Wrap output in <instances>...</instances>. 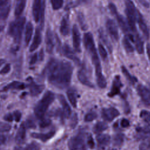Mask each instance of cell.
<instances>
[{"label": "cell", "mask_w": 150, "mask_h": 150, "mask_svg": "<svg viewBox=\"0 0 150 150\" xmlns=\"http://www.w3.org/2000/svg\"><path fill=\"white\" fill-rule=\"evenodd\" d=\"M73 70L70 63L52 59L45 67V73L52 85L59 88H64L70 83Z\"/></svg>", "instance_id": "cell-1"}, {"label": "cell", "mask_w": 150, "mask_h": 150, "mask_svg": "<svg viewBox=\"0 0 150 150\" xmlns=\"http://www.w3.org/2000/svg\"><path fill=\"white\" fill-rule=\"evenodd\" d=\"M83 43L86 50L90 54L93 64L95 67L96 80L99 87L104 88L107 86V81L104 77L101 69L100 62L97 54V52L95 46V43L93 35L87 32L84 35Z\"/></svg>", "instance_id": "cell-2"}, {"label": "cell", "mask_w": 150, "mask_h": 150, "mask_svg": "<svg viewBox=\"0 0 150 150\" xmlns=\"http://www.w3.org/2000/svg\"><path fill=\"white\" fill-rule=\"evenodd\" d=\"M54 100V94L50 91H46L35 107V114L39 118H43L48 107Z\"/></svg>", "instance_id": "cell-3"}, {"label": "cell", "mask_w": 150, "mask_h": 150, "mask_svg": "<svg viewBox=\"0 0 150 150\" xmlns=\"http://www.w3.org/2000/svg\"><path fill=\"white\" fill-rule=\"evenodd\" d=\"M25 21V17H19L11 23L9 26L8 33L16 43H19L21 41Z\"/></svg>", "instance_id": "cell-4"}, {"label": "cell", "mask_w": 150, "mask_h": 150, "mask_svg": "<svg viewBox=\"0 0 150 150\" xmlns=\"http://www.w3.org/2000/svg\"><path fill=\"white\" fill-rule=\"evenodd\" d=\"M125 13L127 18V23L130 30L135 32H136L135 22L137 19L138 11L136 7L131 0H125Z\"/></svg>", "instance_id": "cell-5"}, {"label": "cell", "mask_w": 150, "mask_h": 150, "mask_svg": "<svg viewBox=\"0 0 150 150\" xmlns=\"http://www.w3.org/2000/svg\"><path fill=\"white\" fill-rule=\"evenodd\" d=\"M43 0H33L32 13L34 20L38 22L40 21L43 22L45 10V3Z\"/></svg>", "instance_id": "cell-6"}, {"label": "cell", "mask_w": 150, "mask_h": 150, "mask_svg": "<svg viewBox=\"0 0 150 150\" xmlns=\"http://www.w3.org/2000/svg\"><path fill=\"white\" fill-rule=\"evenodd\" d=\"M84 141V134L83 132H79L70 139L68 142V146L70 150H78L83 147Z\"/></svg>", "instance_id": "cell-7"}, {"label": "cell", "mask_w": 150, "mask_h": 150, "mask_svg": "<svg viewBox=\"0 0 150 150\" xmlns=\"http://www.w3.org/2000/svg\"><path fill=\"white\" fill-rule=\"evenodd\" d=\"M109 9L110 10V11L111 12V13L115 16L116 18H117V20L118 21V25H120V28H121V29L125 33H127L129 35V30H130L129 28L128 25V23H127L126 21H125L124 18L121 16L120 15H119L117 12V8L115 7V6L113 4H109Z\"/></svg>", "instance_id": "cell-8"}, {"label": "cell", "mask_w": 150, "mask_h": 150, "mask_svg": "<svg viewBox=\"0 0 150 150\" xmlns=\"http://www.w3.org/2000/svg\"><path fill=\"white\" fill-rule=\"evenodd\" d=\"M106 29L111 36V38L115 41H117L119 39L118 30L116 23L112 19H108L105 23Z\"/></svg>", "instance_id": "cell-9"}, {"label": "cell", "mask_w": 150, "mask_h": 150, "mask_svg": "<svg viewBox=\"0 0 150 150\" xmlns=\"http://www.w3.org/2000/svg\"><path fill=\"white\" fill-rule=\"evenodd\" d=\"M120 115L118 110L114 107L104 108L101 111V115L104 120L107 121H112Z\"/></svg>", "instance_id": "cell-10"}, {"label": "cell", "mask_w": 150, "mask_h": 150, "mask_svg": "<svg viewBox=\"0 0 150 150\" xmlns=\"http://www.w3.org/2000/svg\"><path fill=\"white\" fill-rule=\"evenodd\" d=\"M137 92L142 100L146 105H150V91L142 84H139L137 88Z\"/></svg>", "instance_id": "cell-11"}, {"label": "cell", "mask_w": 150, "mask_h": 150, "mask_svg": "<svg viewBox=\"0 0 150 150\" xmlns=\"http://www.w3.org/2000/svg\"><path fill=\"white\" fill-rule=\"evenodd\" d=\"M72 39H73V45L76 51L77 52H80V33L79 32V29L76 25H74L72 29Z\"/></svg>", "instance_id": "cell-12"}, {"label": "cell", "mask_w": 150, "mask_h": 150, "mask_svg": "<svg viewBox=\"0 0 150 150\" xmlns=\"http://www.w3.org/2000/svg\"><path fill=\"white\" fill-rule=\"evenodd\" d=\"M137 22L139 25V27L142 31V33L144 34V36L146 38L148 39L149 37V29L147 26V25L143 18L142 15L138 11V16H137Z\"/></svg>", "instance_id": "cell-13"}, {"label": "cell", "mask_w": 150, "mask_h": 150, "mask_svg": "<svg viewBox=\"0 0 150 150\" xmlns=\"http://www.w3.org/2000/svg\"><path fill=\"white\" fill-rule=\"evenodd\" d=\"M28 86L30 93L33 96H36L39 95L40 93H42L45 88V86L43 85L37 84L33 81H32V79H30Z\"/></svg>", "instance_id": "cell-14"}, {"label": "cell", "mask_w": 150, "mask_h": 150, "mask_svg": "<svg viewBox=\"0 0 150 150\" xmlns=\"http://www.w3.org/2000/svg\"><path fill=\"white\" fill-rule=\"evenodd\" d=\"M54 46V37L52 31L47 29L46 33V49L48 53H52Z\"/></svg>", "instance_id": "cell-15"}, {"label": "cell", "mask_w": 150, "mask_h": 150, "mask_svg": "<svg viewBox=\"0 0 150 150\" xmlns=\"http://www.w3.org/2000/svg\"><path fill=\"white\" fill-rule=\"evenodd\" d=\"M54 134H55V131L54 129H53L47 133L33 132V133L31 134V136H32V137H33L34 138L40 139L43 142H46L47 140L52 138L54 136Z\"/></svg>", "instance_id": "cell-16"}, {"label": "cell", "mask_w": 150, "mask_h": 150, "mask_svg": "<svg viewBox=\"0 0 150 150\" xmlns=\"http://www.w3.org/2000/svg\"><path fill=\"white\" fill-rule=\"evenodd\" d=\"M96 140L99 147L104 148L110 144L111 137L108 134H101L96 137Z\"/></svg>", "instance_id": "cell-17"}, {"label": "cell", "mask_w": 150, "mask_h": 150, "mask_svg": "<svg viewBox=\"0 0 150 150\" xmlns=\"http://www.w3.org/2000/svg\"><path fill=\"white\" fill-rule=\"evenodd\" d=\"M42 42V35L41 32L39 29H37L32 41V43L30 46V52H33L39 46Z\"/></svg>", "instance_id": "cell-18"}, {"label": "cell", "mask_w": 150, "mask_h": 150, "mask_svg": "<svg viewBox=\"0 0 150 150\" xmlns=\"http://www.w3.org/2000/svg\"><path fill=\"white\" fill-rule=\"evenodd\" d=\"M26 128L23 124L19 128L15 136V141L17 144H22L23 143L26 137Z\"/></svg>", "instance_id": "cell-19"}, {"label": "cell", "mask_w": 150, "mask_h": 150, "mask_svg": "<svg viewBox=\"0 0 150 150\" xmlns=\"http://www.w3.org/2000/svg\"><path fill=\"white\" fill-rule=\"evenodd\" d=\"M121 86H122V84L120 81L119 77H116L113 81L112 87H111L110 92L108 94V96L110 97H113V96L119 94Z\"/></svg>", "instance_id": "cell-20"}, {"label": "cell", "mask_w": 150, "mask_h": 150, "mask_svg": "<svg viewBox=\"0 0 150 150\" xmlns=\"http://www.w3.org/2000/svg\"><path fill=\"white\" fill-rule=\"evenodd\" d=\"M63 53L66 57L73 60L77 64L80 63L79 59L76 56V55L72 51L71 49L67 44H65L63 47Z\"/></svg>", "instance_id": "cell-21"}, {"label": "cell", "mask_w": 150, "mask_h": 150, "mask_svg": "<svg viewBox=\"0 0 150 150\" xmlns=\"http://www.w3.org/2000/svg\"><path fill=\"white\" fill-rule=\"evenodd\" d=\"M59 99L60 103L62 107L63 115L66 118L69 117L71 114V109H70V107L68 103L67 102L64 97L62 95H60L59 96Z\"/></svg>", "instance_id": "cell-22"}, {"label": "cell", "mask_w": 150, "mask_h": 150, "mask_svg": "<svg viewBox=\"0 0 150 150\" xmlns=\"http://www.w3.org/2000/svg\"><path fill=\"white\" fill-rule=\"evenodd\" d=\"M60 32L63 36H66L69 33V17L66 15L63 17L60 26Z\"/></svg>", "instance_id": "cell-23"}, {"label": "cell", "mask_w": 150, "mask_h": 150, "mask_svg": "<svg viewBox=\"0 0 150 150\" xmlns=\"http://www.w3.org/2000/svg\"><path fill=\"white\" fill-rule=\"evenodd\" d=\"M77 77L78 79L79 80V81L83 84L85 86H87L88 87H93L94 85L93 84V83L90 81V80L88 79L87 76L86 75V73L84 72V70H79L78 73H77Z\"/></svg>", "instance_id": "cell-24"}, {"label": "cell", "mask_w": 150, "mask_h": 150, "mask_svg": "<svg viewBox=\"0 0 150 150\" xmlns=\"http://www.w3.org/2000/svg\"><path fill=\"white\" fill-rule=\"evenodd\" d=\"M33 25L30 22L27 23L25 28V42L26 45H28L29 43L32 34H33Z\"/></svg>", "instance_id": "cell-25"}, {"label": "cell", "mask_w": 150, "mask_h": 150, "mask_svg": "<svg viewBox=\"0 0 150 150\" xmlns=\"http://www.w3.org/2000/svg\"><path fill=\"white\" fill-rule=\"evenodd\" d=\"M135 43V47L137 52L139 54H142L144 52V43L138 34H136L134 35V41Z\"/></svg>", "instance_id": "cell-26"}, {"label": "cell", "mask_w": 150, "mask_h": 150, "mask_svg": "<svg viewBox=\"0 0 150 150\" xmlns=\"http://www.w3.org/2000/svg\"><path fill=\"white\" fill-rule=\"evenodd\" d=\"M25 84L19 81H13L8 85H6L4 88V90H22L25 88Z\"/></svg>", "instance_id": "cell-27"}, {"label": "cell", "mask_w": 150, "mask_h": 150, "mask_svg": "<svg viewBox=\"0 0 150 150\" xmlns=\"http://www.w3.org/2000/svg\"><path fill=\"white\" fill-rule=\"evenodd\" d=\"M67 98L71 103V104L74 108L76 107L77 105V93L76 91L72 88L69 89L67 91Z\"/></svg>", "instance_id": "cell-28"}, {"label": "cell", "mask_w": 150, "mask_h": 150, "mask_svg": "<svg viewBox=\"0 0 150 150\" xmlns=\"http://www.w3.org/2000/svg\"><path fill=\"white\" fill-rule=\"evenodd\" d=\"M26 4V0H18L16 7L15 9V15L16 16H19L23 12L25 5Z\"/></svg>", "instance_id": "cell-29"}, {"label": "cell", "mask_w": 150, "mask_h": 150, "mask_svg": "<svg viewBox=\"0 0 150 150\" xmlns=\"http://www.w3.org/2000/svg\"><path fill=\"white\" fill-rule=\"evenodd\" d=\"M107 128L108 125L105 122L99 121L94 125L93 127V131L95 133H100L102 131L107 129Z\"/></svg>", "instance_id": "cell-30"}, {"label": "cell", "mask_w": 150, "mask_h": 150, "mask_svg": "<svg viewBox=\"0 0 150 150\" xmlns=\"http://www.w3.org/2000/svg\"><path fill=\"white\" fill-rule=\"evenodd\" d=\"M122 44H123V46L127 52L131 53V52H134V47H133L132 45H131V43L129 41V39H128V37H125L123 39Z\"/></svg>", "instance_id": "cell-31"}, {"label": "cell", "mask_w": 150, "mask_h": 150, "mask_svg": "<svg viewBox=\"0 0 150 150\" xmlns=\"http://www.w3.org/2000/svg\"><path fill=\"white\" fill-rule=\"evenodd\" d=\"M121 70H122V71L123 74H124V76L126 77V78L129 80V81L131 83L134 84L137 81V79L135 77L131 76L130 74V73H129V71L127 70V69H125V67H124V66L122 67Z\"/></svg>", "instance_id": "cell-32"}, {"label": "cell", "mask_w": 150, "mask_h": 150, "mask_svg": "<svg viewBox=\"0 0 150 150\" xmlns=\"http://www.w3.org/2000/svg\"><path fill=\"white\" fill-rule=\"evenodd\" d=\"M9 12H10V6L9 5L2 8L1 11L0 12V19L1 20L6 19L9 15Z\"/></svg>", "instance_id": "cell-33"}, {"label": "cell", "mask_w": 150, "mask_h": 150, "mask_svg": "<svg viewBox=\"0 0 150 150\" xmlns=\"http://www.w3.org/2000/svg\"><path fill=\"white\" fill-rule=\"evenodd\" d=\"M124 141V135L121 134H117L114 138V143L117 146H120Z\"/></svg>", "instance_id": "cell-34"}, {"label": "cell", "mask_w": 150, "mask_h": 150, "mask_svg": "<svg viewBox=\"0 0 150 150\" xmlns=\"http://www.w3.org/2000/svg\"><path fill=\"white\" fill-rule=\"evenodd\" d=\"M97 117V114L94 111H90L86 114L84 117V121L86 122H90L95 120Z\"/></svg>", "instance_id": "cell-35"}, {"label": "cell", "mask_w": 150, "mask_h": 150, "mask_svg": "<svg viewBox=\"0 0 150 150\" xmlns=\"http://www.w3.org/2000/svg\"><path fill=\"white\" fill-rule=\"evenodd\" d=\"M50 2L52 8L54 10L61 8L63 4V0H50Z\"/></svg>", "instance_id": "cell-36"}, {"label": "cell", "mask_w": 150, "mask_h": 150, "mask_svg": "<svg viewBox=\"0 0 150 150\" xmlns=\"http://www.w3.org/2000/svg\"><path fill=\"white\" fill-rule=\"evenodd\" d=\"M98 48V52L101 57L104 60L106 59L107 57V52L105 49L104 47L103 46V45H101V43H99Z\"/></svg>", "instance_id": "cell-37"}, {"label": "cell", "mask_w": 150, "mask_h": 150, "mask_svg": "<svg viewBox=\"0 0 150 150\" xmlns=\"http://www.w3.org/2000/svg\"><path fill=\"white\" fill-rule=\"evenodd\" d=\"M140 117L145 121L150 122V112L149 111H148L146 110L141 111L140 113Z\"/></svg>", "instance_id": "cell-38"}, {"label": "cell", "mask_w": 150, "mask_h": 150, "mask_svg": "<svg viewBox=\"0 0 150 150\" xmlns=\"http://www.w3.org/2000/svg\"><path fill=\"white\" fill-rule=\"evenodd\" d=\"M11 128V125L6 122H0V132H8Z\"/></svg>", "instance_id": "cell-39"}, {"label": "cell", "mask_w": 150, "mask_h": 150, "mask_svg": "<svg viewBox=\"0 0 150 150\" xmlns=\"http://www.w3.org/2000/svg\"><path fill=\"white\" fill-rule=\"evenodd\" d=\"M28 150H40V146L38 143L32 142L28 145Z\"/></svg>", "instance_id": "cell-40"}, {"label": "cell", "mask_w": 150, "mask_h": 150, "mask_svg": "<svg viewBox=\"0 0 150 150\" xmlns=\"http://www.w3.org/2000/svg\"><path fill=\"white\" fill-rule=\"evenodd\" d=\"M51 123V121L47 118H41L40 122L39 123V125L41 128H45L49 126Z\"/></svg>", "instance_id": "cell-41"}, {"label": "cell", "mask_w": 150, "mask_h": 150, "mask_svg": "<svg viewBox=\"0 0 150 150\" xmlns=\"http://www.w3.org/2000/svg\"><path fill=\"white\" fill-rule=\"evenodd\" d=\"M26 128H34L36 127V125L33 121V120L31 118L25 121V124H23Z\"/></svg>", "instance_id": "cell-42"}, {"label": "cell", "mask_w": 150, "mask_h": 150, "mask_svg": "<svg viewBox=\"0 0 150 150\" xmlns=\"http://www.w3.org/2000/svg\"><path fill=\"white\" fill-rule=\"evenodd\" d=\"M87 144L88 146L91 148L93 149L94 147V139L93 138V137L91 135H88L87 136Z\"/></svg>", "instance_id": "cell-43"}, {"label": "cell", "mask_w": 150, "mask_h": 150, "mask_svg": "<svg viewBox=\"0 0 150 150\" xmlns=\"http://www.w3.org/2000/svg\"><path fill=\"white\" fill-rule=\"evenodd\" d=\"M77 122H78L77 115L76 114H74L73 115V117L71 119V121H70V126H71V127L72 128H74L76 126Z\"/></svg>", "instance_id": "cell-44"}, {"label": "cell", "mask_w": 150, "mask_h": 150, "mask_svg": "<svg viewBox=\"0 0 150 150\" xmlns=\"http://www.w3.org/2000/svg\"><path fill=\"white\" fill-rule=\"evenodd\" d=\"M11 70V65L9 64H6L0 71V74H5L9 72Z\"/></svg>", "instance_id": "cell-45"}, {"label": "cell", "mask_w": 150, "mask_h": 150, "mask_svg": "<svg viewBox=\"0 0 150 150\" xmlns=\"http://www.w3.org/2000/svg\"><path fill=\"white\" fill-rule=\"evenodd\" d=\"M78 19H79V23L81 25V26L83 28V29H86V25L85 22H84V19L83 14L79 13L78 15Z\"/></svg>", "instance_id": "cell-46"}, {"label": "cell", "mask_w": 150, "mask_h": 150, "mask_svg": "<svg viewBox=\"0 0 150 150\" xmlns=\"http://www.w3.org/2000/svg\"><path fill=\"white\" fill-rule=\"evenodd\" d=\"M12 114L13 116L14 120L16 121V122H19L21 118V116H22L21 112L19 111H15L12 113Z\"/></svg>", "instance_id": "cell-47"}, {"label": "cell", "mask_w": 150, "mask_h": 150, "mask_svg": "<svg viewBox=\"0 0 150 150\" xmlns=\"http://www.w3.org/2000/svg\"><path fill=\"white\" fill-rule=\"evenodd\" d=\"M4 119L8 122H12V121L14 120L13 118V116L12 113H8L7 114H6L4 117Z\"/></svg>", "instance_id": "cell-48"}, {"label": "cell", "mask_w": 150, "mask_h": 150, "mask_svg": "<svg viewBox=\"0 0 150 150\" xmlns=\"http://www.w3.org/2000/svg\"><path fill=\"white\" fill-rule=\"evenodd\" d=\"M139 150H150V145L146 143H142L139 146Z\"/></svg>", "instance_id": "cell-49"}, {"label": "cell", "mask_w": 150, "mask_h": 150, "mask_svg": "<svg viewBox=\"0 0 150 150\" xmlns=\"http://www.w3.org/2000/svg\"><path fill=\"white\" fill-rule=\"evenodd\" d=\"M121 125L123 128L128 127L129 125V121L128 120L124 118L121 121Z\"/></svg>", "instance_id": "cell-50"}, {"label": "cell", "mask_w": 150, "mask_h": 150, "mask_svg": "<svg viewBox=\"0 0 150 150\" xmlns=\"http://www.w3.org/2000/svg\"><path fill=\"white\" fill-rule=\"evenodd\" d=\"M37 60H38V54L37 53H35L31 57V59L30 60V64H35Z\"/></svg>", "instance_id": "cell-51"}, {"label": "cell", "mask_w": 150, "mask_h": 150, "mask_svg": "<svg viewBox=\"0 0 150 150\" xmlns=\"http://www.w3.org/2000/svg\"><path fill=\"white\" fill-rule=\"evenodd\" d=\"M139 131L141 132H144V133L149 132H150V126H146L145 127L140 128Z\"/></svg>", "instance_id": "cell-52"}, {"label": "cell", "mask_w": 150, "mask_h": 150, "mask_svg": "<svg viewBox=\"0 0 150 150\" xmlns=\"http://www.w3.org/2000/svg\"><path fill=\"white\" fill-rule=\"evenodd\" d=\"M8 1L9 0H0V9L4 8Z\"/></svg>", "instance_id": "cell-53"}, {"label": "cell", "mask_w": 150, "mask_h": 150, "mask_svg": "<svg viewBox=\"0 0 150 150\" xmlns=\"http://www.w3.org/2000/svg\"><path fill=\"white\" fill-rule=\"evenodd\" d=\"M146 53H147V55L149 57V59L150 60V44H147L146 45Z\"/></svg>", "instance_id": "cell-54"}, {"label": "cell", "mask_w": 150, "mask_h": 150, "mask_svg": "<svg viewBox=\"0 0 150 150\" xmlns=\"http://www.w3.org/2000/svg\"><path fill=\"white\" fill-rule=\"evenodd\" d=\"M5 138L3 135H0V144H2L5 142Z\"/></svg>", "instance_id": "cell-55"}, {"label": "cell", "mask_w": 150, "mask_h": 150, "mask_svg": "<svg viewBox=\"0 0 150 150\" xmlns=\"http://www.w3.org/2000/svg\"><path fill=\"white\" fill-rule=\"evenodd\" d=\"M14 150H26V149L21 146H15L14 148Z\"/></svg>", "instance_id": "cell-56"}, {"label": "cell", "mask_w": 150, "mask_h": 150, "mask_svg": "<svg viewBox=\"0 0 150 150\" xmlns=\"http://www.w3.org/2000/svg\"><path fill=\"white\" fill-rule=\"evenodd\" d=\"M5 62V60L3 59H0V67Z\"/></svg>", "instance_id": "cell-57"}, {"label": "cell", "mask_w": 150, "mask_h": 150, "mask_svg": "<svg viewBox=\"0 0 150 150\" xmlns=\"http://www.w3.org/2000/svg\"><path fill=\"white\" fill-rule=\"evenodd\" d=\"M4 29V26H2V25H1L0 26V32H1Z\"/></svg>", "instance_id": "cell-58"}, {"label": "cell", "mask_w": 150, "mask_h": 150, "mask_svg": "<svg viewBox=\"0 0 150 150\" xmlns=\"http://www.w3.org/2000/svg\"><path fill=\"white\" fill-rule=\"evenodd\" d=\"M109 150H116L115 149H109Z\"/></svg>", "instance_id": "cell-59"}]
</instances>
